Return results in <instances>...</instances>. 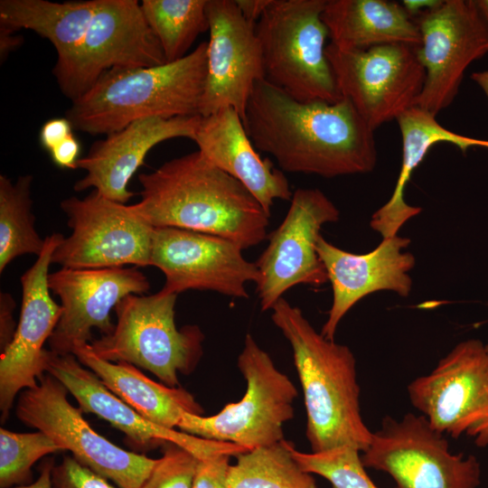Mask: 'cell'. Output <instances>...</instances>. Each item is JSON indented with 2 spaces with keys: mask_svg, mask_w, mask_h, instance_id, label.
Here are the masks:
<instances>
[{
  "mask_svg": "<svg viewBox=\"0 0 488 488\" xmlns=\"http://www.w3.org/2000/svg\"><path fill=\"white\" fill-rule=\"evenodd\" d=\"M243 125L255 148L272 155L284 173L333 178L366 174L377 164L374 130L344 98L301 102L258 80Z\"/></svg>",
  "mask_w": 488,
  "mask_h": 488,
  "instance_id": "1",
  "label": "cell"
},
{
  "mask_svg": "<svg viewBox=\"0 0 488 488\" xmlns=\"http://www.w3.org/2000/svg\"><path fill=\"white\" fill-rule=\"evenodd\" d=\"M138 180L141 200L130 206L154 228L215 235L243 249L267 238L270 215L239 181L199 150L141 174Z\"/></svg>",
  "mask_w": 488,
  "mask_h": 488,
  "instance_id": "2",
  "label": "cell"
},
{
  "mask_svg": "<svg viewBox=\"0 0 488 488\" xmlns=\"http://www.w3.org/2000/svg\"><path fill=\"white\" fill-rule=\"evenodd\" d=\"M271 319L289 342L304 393L306 437L312 452L342 446L364 451L372 432L363 422L356 361L346 345L315 331L300 308L284 297Z\"/></svg>",
  "mask_w": 488,
  "mask_h": 488,
  "instance_id": "3",
  "label": "cell"
},
{
  "mask_svg": "<svg viewBox=\"0 0 488 488\" xmlns=\"http://www.w3.org/2000/svg\"><path fill=\"white\" fill-rule=\"evenodd\" d=\"M206 77L207 42H202L174 62L106 71L71 101L65 117L78 131L107 136L148 117L200 116Z\"/></svg>",
  "mask_w": 488,
  "mask_h": 488,
  "instance_id": "4",
  "label": "cell"
},
{
  "mask_svg": "<svg viewBox=\"0 0 488 488\" xmlns=\"http://www.w3.org/2000/svg\"><path fill=\"white\" fill-rule=\"evenodd\" d=\"M326 0H271L257 22L265 80L301 102L343 99L325 53Z\"/></svg>",
  "mask_w": 488,
  "mask_h": 488,
  "instance_id": "5",
  "label": "cell"
},
{
  "mask_svg": "<svg viewBox=\"0 0 488 488\" xmlns=\"http://www.w3.org/2000/svg\"><path fill=\"white\" fill-rule=\"evenodd\" d=\"M177 295H128L115 307L117 323L111 333L94 339L90 349L99 358L125 361L149 371L162 383L179 387L178 374L188 375L202 355L204 335L200 327L177 329Z\"/></svg>",
  "mask_w": 488,
  "mask_h": 488,
  "instance_id": "6",
  "label": "cell"
},
{
  "mask_svg": "<svg viewBox=\"0 0 488 488\" xmlns=\"http://www.w3.org/2000/svg\"><path fill=\"white\" fill-rule=\"evenodd\" d=\"M238 367L247 382L242 399L209 417L183 413L177 427L248 451L283 441V426L294 417L296 388L249 333L238 357Z\"/></svg>",
  "mask_w": 488,
  "mask_h": 488,
  "instance_id": "7",
  "label": "cell"
},
{
  "mask_svg": "<svg viewBox=\"0 0 488 488\" xmlns=\"http://www.w3.org/2000/svg\"><path fill=\"white\" fill-rule=\"evenodd\" d=\"M66 387L52 374L42 375L35 387L23 389L15 415L25 426L50 436L61 450H68L80 464L119 488H140L156 459L116 446L95 431L72 406Z\"/></svg>",
  "mask_w": 488,
  "mask_h": 488,
  "instance_id": "8",
  "label": "cell"
},
{
  "mask_svg": "<svg viewBox=\"0 0 488 488\" xmlns=\"http://www.w3.org/2000/svg\"><path fill=\"white\" fill-rule=\"evenodd\" d=\"M367 468L389 474L394 488H477L481 465L473 455L453 454L445 435L422 415L389 416L372 432L361 455Z\"/></svg>",
  "mask_w": 488,
  "mask_h": 488,
  "instance_id": "9",
  "label": "cell"
},
{
  "mask_svg": "<svg viewBox=\"0 0 488 488\" xmlns=\"http://www.w3.org/2000/svg\"><path fill=\"white\" fill-rule=\"evenodd\" d=\"M408 393L437 432L488 446V351L480 340L456 344L430 373L412 380Z\"/></svg>",
  "mask_w": 488,
  "mask_h": 488,
  "instance_id": "10",
  "label": "cell"
},
{
  "mask_svg": "<svg viewBox=\"0 0 488 488\" xmlns=\"http://www.w3.org/2000/svg\"><path fill=\"white\" fill-rule=\"evenodd\" d=\"M415 49L402 43L357 51L340 50L331 43L326 46L342 97L373 130L417 105L426 72Z\"/></svg>",
  "mask_w": 488,
  "mask_h": 488,
  "instance_id": "11",
  "label": "cell"
},
{
  "mask_svg": "<svg viewBox=\"0 0 488 488\" xmlns=\"http://www.w3.org/2000/svg\"><path fill=\"white\" fill-rule=\"evenodd\" d=\"M61 208L72 232L54 249L52 263L65 268L150 266L155 228L130 205L92 190L81 199H64Z\"/></svg>",
  "mask_w": 488,
  "mask_h": 488,
  "instance_id": "12",
  "label": "cell"
},
{
  "mask_svg": "<svg viewBox=\"0 0 488 488\" xmlns=\"http://www.w3.org/2000/svg\"><path fill=\"white\" fill-rule=\"evenodd\" d=\"M426 78L417 107L436 116L456 97L466 68L488 52V28L474 0H445L413 17Z\"/></svg>",
  "mask_w": 488,
  "mask_h": 488,
  "instance_id": "13",
  "label": "cell"
},
{
  "mask_svg": "<svg viewBox=\"0 0 488 488\" xmlns=\"http://www.w3.org/2000/svg\"><path fill=\"white\" fill-rule=\"evenodd\" d=\"M290 201L286 217L267 235L268 244L255 262L260 273L256 292L262 311L271 310L297 285L320 286L328 281L316 243L322 226L336 222L340 211L319 189L299 188Z\"/></svg>",
  "mask_w": 488,
  "mask_h": 488,
  "instance_id": "14",
  "label": "cell"
},
{
  "mask_svg": "<svg viewBox=\"0 0 488 488\" xmlns=\"http://www.w3.org/2000/svg\"><path fill=\"white\" fill-rule=\"evenodd\" d=\"M162 47L136 0H98L83 41L66 73L57 80L71 101L106 71L166 63Z\"/></svg>",
  "mask_w": 488,
  "mask_h": 488,
  "instance_id": "15",
  "label": "cell"
},
{
  "mask_svg": "<svg viewBox=\"0 0 488 488\" xmlns=\"http://www.w3.org/2000/svg\"><path fill=\"white\" fill-rule=\"evenodd\" d=\"M243 249L230 239L183 229L155 228L150 266L165 277L162 294L211 290L248 298L246 285L257 284L260 273L255 262L242 255Z\"/></svg>",
  "mask_w": 488,
  "mask_h": 488,
  "instance_id": "16",
  "label": "cell"
},
{
  "mask_svg": "<svg viewBox=\"0 0 488 488\" xmlns=\"http://www.w3.org/2000/svg\"><path fill=\"white\" fill-rule=\"evenodd\" d=\"M51 292L61 300V315L48 343L57 354L72 353L94 339L92 330L112 333L110 312L128 295H143L150 288L137 267L108 268L61 267L48 275Z\"/></svg>",
  "mask_w": 488,
  "mask_h": 488,
  "instance_id": "17",
  "label": "cell"
},
{
  "mask_svg": "<svg viewBox=\"0 0 488 488\" xmlns=\"http://www.w3.org/2000/svg\"><path fill=\"white\" fill-rule=\"evenodd\" d=\"M63 235L45 237L36 261L21 277L22 306L14 338L0 356L1 422L8 418L17 394L37 385L46 372L43 345L52 336L61 315L48 286L52 256Z\"/></svg>",
  "mask_w": 488,
  "mask_h": 488,
  "instance_id": "18",
  "label": "cell"
},
{
  "mask_svg": "<svg viewBox=\"0 0 488 488\" xmlns=\"http://www.w3.org/2000/svg\"><path fill=\"white\" fill-rule=\"evenodd\" d=\"M207 77L200 116L231 107L242 118L257 81L265 80L255 23L247 21L234 0H208Z\"/></svg>",
  "mask_w": 488,
  "mask_h": 488,
  "instance_id": "19",
  "label": "cell"
},
{
  "mask_svg": "<svg viewBox=\"0 0 488 488\" xmlns=\"http://www.w3.org/2000/svg\"><path fill=\"white\" fill-rule=\"evenodd\" d=\"M45 359L46 372L66 387L82 412L95 414L108 421L137 450H149L171 442L188 449L199 459L218 452L236 455L244 451L234 444L201 438L147 420L111 392L73 353L57 354L46 350Z\"/></svg>",
  "mask_w": 488,
  "mask_h": 488,
  "instance_id": "20",
  "label": "cell"
},
{
  "mask_svg": "<svg viewBox=\"0 0 488 488\" xmlns=\"http://www.w3.org/2000/svg\"><path fill=\"white\" fill-rule=\"evenodd\" d=\"M410 243L408 238L382 239L380 245L366 254L345 251L328 242L322 235L316 251L324 264L333 289V304L321 333L334 341L339 323L364 296L380 290H389L408 296L412 288L408 275L415 257L402 252Z\"/></svg>",
  "mask_w": 488,
  "mask_h": 488,
  "instance_id": "21",
  "label": "cell"
},
{
  "mask_svg": "<svg viewBox=\"0 0 488 488\" xmlns=\"http://www.w3.org/2000/svg\"><path fill=\"white\" fill-rule=\"evenodd\" d=\"M201 116L187 117H148L97 141L77 163L86 174L73 188H89L102 196L126 203L135 195L128 190L134 174L143 164L148 152L156 145L172 138L186 137L193 141Z\"/></svg>",
  "mask_w": 488,
  "mask_h": 488,
  "instance_id": "22",
  "label": "cell"
},
{
  "mask_svg": "<svg viewBox=\"0 0 488 488\" xmlns=\"http://www.w3.org/2000/svg\"><path fill=\"white\" fill-rule=\"evenodd\" d=\"M193 141L211 163L239 181L268 215L275 200H291L285 173L269 158L260 157L233 108L201 117Z\"/></svg>",
  "mask_w": 488,
  "mask_h": 488,
  "instance_id": "23",
  "label": "cell"
},
{
  "mask_svg": "<svg viewBox=\"0 0 488 488\" xmlns=\"http://www.w3.org/2000/svg\"><path fill=\"white\" fill-rule=\"evenodd\" d=\"M331 44L343 51L382 44H421L413 18L401 4L387 0H326L322 12Z\"/></svg>",
  "mask_w": 488,
  "mask_h": 488,
  "instance_id": "24",
  "label": "cell"
},
{
  "mask_svg": "<svg viewBox=\"0 0 488 488\" xmlns=\"http://www.w3.org/2000/svg\"><path fill=\"white\" fill-rule=\"evenodd\" d=\"M72 353L111 392L162 427H177L183 413L203 416V408L194 397L181 387L155 382L128 362L105 361L92 352L89 343L77 346Z\"/></svg>",
  "mask_w": 488,
  "mask_h": 488,
  "instance_id": "25",
  "label": "cell"
},
{
  "mask_svg": "<svg viewBox=\"0 0 488 488\" xmlns=\"http://www.w3.org/2000/svg\"><path fill=\"white\" fill-rule=\"evenodd\" d=\"M396 120L402 138L400 172L392 195L372 214L370 222L371 229L382 239L397 236L409 219L420 213L419 207L406 202L404 192L413 171L434 145L450 143L464 153L474 146L488 148V140L456 134L440 125L436 116L417 106L402 113Z\"/></svg>",
  "mask_w": 488,
  "mask_h": 488,
  "instance_id": "26",
  "label": "cell"
},
{
  "mask_svg": "<svg viewBox=\"0 0 488 488\" xmlns=\"http://www.w3.org/2000/svg\"><path fill=\"white\" fill-rule=\"evenodd\" d=\"M97 5L98 0H1L0 23L15 31H33L50 41L57 52L52 70L57 80L69 70Z\"/></svg>",
  "mask_w": 488,
  "mask_h": 488,
  "instance_id": "27",
  "label": "cell"
},
{
  "mask_svg": "<svg viewBox=\"0 0 488 488\" xmlns=\"http://www.w3.org/2000/svg\"><path fill=\"white\" fill-rule=\"evenodd\" d=\"M293 444L283 440L236 455L229 472L228 488H317L292 455Z\"/></svg>",
  "mask_w": 488,
  "mask_h": 488,
  "instance_id": "28",
  "label": "cell"
},
{
  "mask_svg": "<svg viewBox=\"0 0 488 488\" xmlns=\"http://www.w3.org/2000/svg\"><path fill=\"white\" fill-rule=\"evenodd\" d=\"M32 175H22L15 182L0 175V273L14 258L24 254L42 253V239L34 226L31 199Z\"/></svg>",
  "mask_w": 488,
  "mask_h": 488,
  "instance_id": "29",
  "label": "cell"
},
{
  "mask_svg": "<svg viewBox=\"0 0 488 488\" xmlns=\"http://www.w3.org/2000/svg\"><path fill=\"white\" fill-rule=\"evenodd\" d=\"M207 1H141L145 19L158 40L167 62L185 57L197 36L209 31Z\"/></svg>",
  "mask_w": 488,
  "mask_h": 488,
  "instance_id": "30",
  "label": "cell"
},
{
  "mask_svg": "<svg viewBox=\"0 0 488 488\" xmlns=\"http://www.w3.org/2000/svg\"><path fill=\"white\" fill-rule=\"evenodd\" d=\"M61 450L60 446L41 431L16 433L1 427V488L31 483L33 464L42 457Z\"/></svg>",
  "mask_w": 488,
  "mask_h": 488,
  "instance_id": "31",
  "label": "cell"
},
{
  "mask_svg": "<svg viewBox=\"0 0 488 488\" xmlns=\"http://www.w3.org/2000/svg\"><path fill=\"white\" fill-rule=\"evenodd\" d=\"M360 454L351 446L312 453L292 447V455L302 469L325 478L333 488H379L366 473Z\"/></svg>",
  "mask_w": 488,
  "mask_h": 488,
  "instance_id": "32",
  "label": "cell"
},
{
  "mask_svg": "<svg viewBox=\"0 0 488 488\" xmlns=\"http://www.w3.org/2000/svg\"><path fill=\"white\" fill-rule=\"evenodd\" d=\"M199 458L174 443L163 446V455L140 488H192Z\"/></svg>",
  "mask_w": 488,
  "mask_h": 488,
  "instance_id": "33",
  "label": "cell"
},
{
  "mask_svg": "<svg viewBox=\"0 0 488 488\" xmlns=\"http://www.w3.org/2000/svg\"><path fill=\"white\" fill-rule=\"evenodd\" d=\"M52 488H115L108 479L65 455L52 474Z\"/></svg>",
  "mask_w": 488,
  "mask_h": 488,
  "instance_id": "34",
  "label": "cell"
},
{
  "mask_svg": "<svg viewBox=\"0 0 488 488\" xmlns=\"http://www.w3.org/2000/svg\"><path fill=\"white\" fill-rule=\"evenodd\" d=\"M231 455L229 452H218L199 459L192 488H228Z\"/></svg>",
  "mask_w": 488,
  "mask_h": 488,
  "instance_id": "35",
  "label": "cell"
},
{
  "mask_svg": "<svg viewBox=\"0 0 488 488\" xmlns=\"http://www.w3.org/2000/svg\"><path fill=\"white\" fill-rule=\"evenodd\" d=\"M72 125L67 117H55L47 120L41 127L39 140L41 145L49 153L58 145L73 135Z\"/></svg>",
  "mask_w": 488,
  "mask_h": 488,
  "instance_id": "36",
  "label": "cell"
},
{
  "mask_svg": "<svg viewBox=\"0 0 488 488\" xmlns=\"http://www.w3.org/2000/svg\"><path fill=\"white\" fill-rule=\"evenodd\" d=\"M15 301L6 292L0 294V350L4 352L12 342L16 327L13 313Z\"/></svg>",
  "mask_w": 488,
  "mask_h": 488,
  "instance_id": "37",
  "label": "cell"
},
{
  "mask_svg": "<svg viewBox=\"0 0 488 488\" xmlns=\"http://www.w3.org/2000/svg\"><path fill=\"white\" fill-rule=\"evenodd\" d=\"M80 152V145L78 139L71 135L51 152L52 162L61 168L77 169Z\"/></svg>",
  "mask_w": 488,
  "mask_h": 488,
  "instance_id": "38",
  "label": "cell"
},
{
  "mask_svg": "<svg viewBox=\"0 0 488 488\" xmlns=\"http://www.w3.org/2000/svg\"><path fill=\"white\" fill-rule=\"evenodd\" d=\"M244 18L257 23L271 0H234Z\"/></svg>",
  "mask_w": 488,
  "mask_h": 488,
  "instance_id": "39",
  "label": "cell"
},
{
  "mask_svg": "<svg viewBox=\"0 0 488 488\" xmlns=\"http://www.w3.org/2000/svg\"><path fill=\"white\" fill-rule=\"evenodd\" d=\"M13 28L0 23V57L3 61L6 56L23 42V37L15 35Z\"/></svg>",
  "mask_w": 488,
  "mask_h": 488,
  "instance_id": "40",
  "label": "cell"
},
{
  "mask_svg": "<svg viewBox=\"0 0 488 488\" xmlns=\"http://www.w3.org/2000/svg\"><path fill=\"white\" fill-rule=\"evenodd\" d=\"M54 466V459L49 457L42 463L40 474L34 482L8 488H52V474Z\"/></svg>",
  "mask_w": 488,
  "mask_h": 488,
  "instance_id": "41",
  "label": "cell"
},
{
  "mask_svg": "<svg viewBox=\"0 0 488 488\" xmlns=\"http://www.w3.org/2000/svg\"><path fill=\"white\" fill-rule=\"evenodd\" d=\"M443 0H403L402 6L413 18L418 14L437 7Z\"/></svg>",
  "mask_w": 488,
  "mask_h": 488,
  "instance_id": "42",
  "label": "cell"
},
{
  "mask_svg": "<svg viewBox=\"0 0 488 488\" xmlns=\"http://www.w3.org/2000/svg\"><path fill=\"white\" fill-rule=\"evenodd\" d=\"M471 78L482 88L488 98V70L474 72Z\"/></svg>",
  "mask_w": 488,
  "mask_h": 488,
  "instance_id": "43",
  "label": "cell"
},
{
  "mask_svg": "<svg viewBox=\"0 0 488 488\" xmlns=\"http://www.w3.org/2000/svg\"><path fill=\"white\" fill-rule=\"evenodd\" d=\"M474 2L488 28V0H474Z\"/></svg>",
  "mask_w": 488,
  "mask_h": 488,
  "instance_id": "44",
  "label": "cell"
},
{
  "mask_svg": "<svg viewBox=\"0 0 488 488\" xmlns=\"http://www.w3.org/2000/svg\"><path fill=\"white\" fill-rule=\"evenodd\" d=\"M485 345H486V349H487V351H488V343H487V344H485Z\"/></svg>",
  "mask_w": 488,
  "mask_h": 488,
  "instance_id": "45",
  "label": "cell"
}]
</instances>
